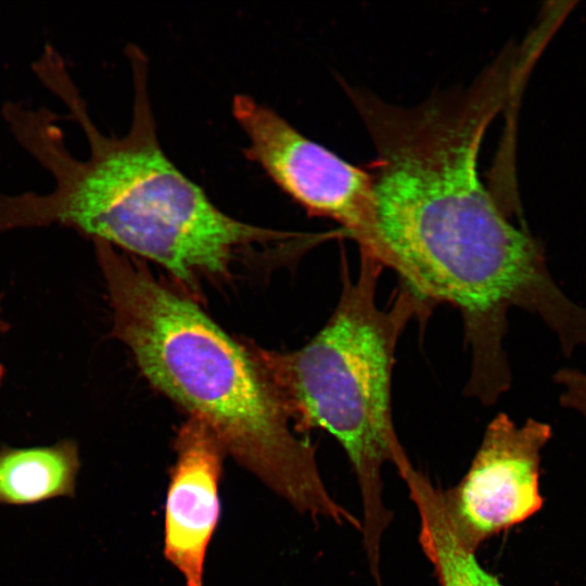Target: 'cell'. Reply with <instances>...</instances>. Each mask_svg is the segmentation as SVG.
Masks as SVG:
<instances>
[{"mask_svg":"<svg viewBox=\"0 0 586 586\" xmlns=\"http://www.w3.org/2000/svg\"><path fill=\"white\" fill-rule=\"evenodd\" d=\"M133 81L129 130L103 135L61 55L46 49L34 63L38 78L69 110L89 143V156L66 149L56 116L7 103L2 115L17 142L52 176L51 191H0V232L49 225L75 228L94 240L153 260L193 285L199 275H222L234 256L297 235L241 221L217 207L163 151L153 116L148 61L127 49Z\"/></svg>","mask_w":586,"mask_h":586,"instance_id":"6da1fadb","label":"cell"},{"mask_svg":"<svg viewBox=\"0 0 586 586\" xmlns=\"http://www.w3.org/2000/svg\"><path fill=\"white\" fill-rule=\"evenodd\" d=\"M94 243L113 334L148 381L298 512L359 530L360 520L328 492L315 448L293 433L289 413L250 349L143 265L105 242Z\"/></svg>","mask_w":586,"mask_h":586,"instance_id":"7a4b0ae2","label":"cell"},{"mask_svg":"<svg viewBox=\"0 0 586 586\" xmlns=\"http://www.w3.org/2000/svg\"><path fill=\"white\" fill-rule=\"evenodd\" d=\"M382 265L360 253L356 280L343 269L337 305L303 347L276 353L249 348L277 396L300 425L319 428L343 447L362 506L361 533L371 571L380 569L382 537L392 521L382 469L407 456L392 415V371L400 334L431 306L399 282L387 308L375 302Z\"/></svg>","mask_w":586,"mask_h":586,"instance_id":"3957f363","label":"cell"},{"mask_svg":"<svg viewBox=\"0 0 586 586\" xmlns=\"http://www.w3.org/2000/svg\"><path fill=\"white\" fill-rule=\"evenodd\" d=\"M232 113L247 139L246 158L309 215L340 224L359 249L368 243L375 213L369 169L310 140L252 97L234 95Z\"/></svg>","mask_w":586,"mask_h":586,"instance_id":"277c9868","label":"cell"},{"mask_svg":"<svg viewBox=\"0 0 586 586\" xmlns=\"http://www.w3.org/2000/svg\"><path fill=\"white\" fill-rule=\"evenodd\" d=\"M551 435L543 421L519 425L504 412L487 424L467 473L443 492L451 524L470 549L540 509V451Z\"/></svg>","mask_w":586,"mask_h":586,"instance_id":"5b68a950","label":"cell"},{"mask_svg":"<svg viewBox=\"0 0 586 586\" xmlns=\"http://www.w3.org/2000/svg\"><path fill=\"white\" fill-rule=\"evenodd\" d=\"M165 505L164 556L186 586H203L206 550L219 518L218 484L226 454L201 421L190 418L175 441Z\"/></svg>","mask_w":586,"mask_h":586,"instance_id":"8992f818","label":"cell"},{"mask_svg":"<svg viewBox=\"0 0 586 586\" xmlns=\"http://www.w3.org/2000/svg\"><path fill=\"white\" fill-rule=\"evenodd\" d=\"M419 515V543L440 586H504L487 572L455 531L443 492L406 457L395 464Z\"/></svg>","mask_w":586,"mask_h":586,"instance_id":"52a82bcc","label":"cell"},{"mask_svg":"<svg viewBox=\"0 0 586 586\" xmlns=\"http://www.w3.org/2000/svg\"><path fill=\"white\" fill-rule=\"evenodd\" d=\"M75 443L0 450V504L33 505L75 494L79 471Z\"/></svg>","mask_w":586,"mask_h":586,"instance_id":"ba28073f","label":"cell"},{"mask_svg":"<svg viewBox=\"0 0 586 586\" xmlns=\"http://www.w3.org/2000/svg\"><path fill=\"white\" fill-rule=\"evenodd\" d=\"M559 387V402L586 420V371L576 368H561L553 375Z\"/></svg>","mask_w":586,"mask_h":586,"instance_id":"9c48e42d","label":"cell"},{"mask_svg":"<svg viewBox=\"0 0 586 586\" xmlns=\"http://www.w3.org/2000/svg\"><path fill=\"white\" fill-rule=\"evenodd\" d=\"M2 377H3V368H2V366L0 364V381H1Z\"/></svg>","mask_w":586,"mask_h":586,"instance_id":"30bf717a","label":"cell"}]
</instances>
